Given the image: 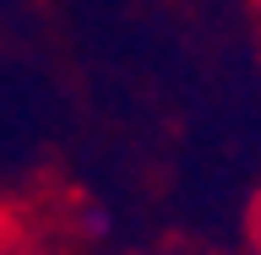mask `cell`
<instances>
[{
  "mask_svg": "<svg viewBox=\"0 0 261 255\" xmlns=\"http://www.w3.org/2000/svg\"><path fill=\"white\" fill-rule=\"evenodd\" d=\"M250 228H256V244H261V195H256V207H250Z\"/></svg>",
  "mask_w": 261,
  "mask_h": 255,
  "instance_id": "obj_1",
  "label": "cell"
}]
</instances>
